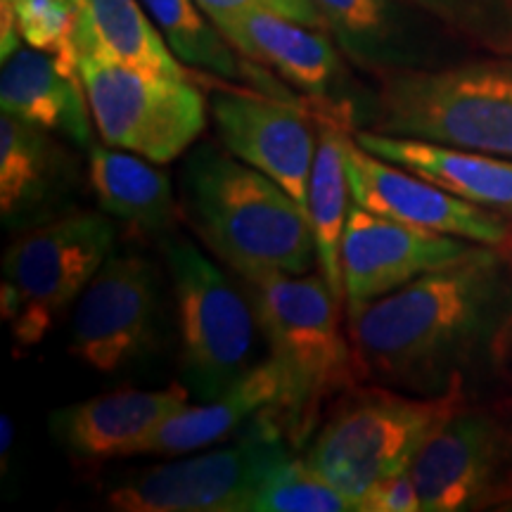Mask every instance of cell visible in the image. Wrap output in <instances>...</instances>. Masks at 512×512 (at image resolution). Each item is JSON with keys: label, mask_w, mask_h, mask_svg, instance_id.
<instances>
[{"label": "cell", "mask_w": 512, "mask_h": 512, "mask_svg": "<svg viewBox=\"0 0 512 512\" xmlns=\"http://www.w3.org/2000/svg\"><path fill=\"white\" fill-rule=\"evenodd\" d=\"M347 313L358 377L420 396L470 389L512 351V254L477 245Z\"/></svg>", "instance_id": "cell-1"}, {"label": "cell", "mask_w": 512, "mask_h": 512, "mask_svg": "<svg viewBox=\"0 0 512 512\" xmlns=\"http://www.w3.org/2000/svg\"><path fill=\"white\" fill-rule=\"evenodd\" d=\"M235 275L287 380L285 401L264 415L290 444L304 446L323 403L358 377L349 335L339 328V302L320 271L297 275L245 266Z\"/></svg>", "instance_id": "cell-2"}, {"label": "cell", "mask_w": 512, "mask_h": 512, "mask_svg": "<svg viewBox=\"0 0 512 512\" xmlns=\"http://www.w3.org/2000/svg\"><path fill=\"white\" fill-rule=\"evenodd\" d=\"M183 197L200 238L233 271L266 266L302 275L318 266L306 211L285 188L230 152L195 147L185 162Z\"/></svg>", "instance_id": "cell-3"}, {"label": "cell", "mask_w": 512, "mask_h": 512, "mask_svg": "<svg viewBox=\"0 0 512 512\" xmlns=\"http://www.w3.org/2000/svg\"><path fill=\"white\" fill-rule=\"evenodd\" d=\"M370 131L512 159V55L375 76Z\"/></svg>", "instance_id": "cell-4"}, {"label": "cell", "mask_w": 512, "mask_h": 512, "mask_svg": "<svg viewBox=\"0 0 512 512\" xmlns=\"http://www.w3.org/2000/svg\"><path fill=\"white\" fill-rule=\"evenodd\" d=\"M467 399L470 389L465 387L437 396L399 392L384 384L351 387L335 403L302 458L358 512L370 486L411 470L427 439Z\"/></svg>", "instance_id": "cell-5"}, {"label": "cell", "mask_w": 512, "mask_h": 512, "mask_svg": "<svg viewBox=\"0 0 512 512\" xmlns=\"http://www.w3.org/2000/svg\"><path fill=\"white\" fill-rule=\"evenodd\" d=\"M162 247L176 297L185 387L211 401L254 366L259 320L247 292L190 240L166 235Z\"/></svg>", "instance_id": "cell-6"}, {"label": "cell", "mask_w": 512, "mask_h": 512, "mask_svg": "<svg viewBox=\"0 0 512 512\" xmlns=\"http://www.w3.org/2000/svg\"><path fill=\"white\" fill-rule=\"evenodd\" d=\"M79 72L102 143L169 164L207 124V102L190 79L143 72L98 48L79 50Z\"/></svg>", "instance_id": "cell-7"}, {"label": "cell", "mask_w": 512, "mask_h": 512, "mask_svg": "<svg viewBox=\"0 0 512 512\" xmlns=\"http://www.w3.org/2000/svg\"><path fill=\"white\" fill-rule=\"evenodd\" d=\"M114 254V226L95 211H67L24 230L5 249L3 280L19 294L10 320L19 347H34Z\"/></svg>", "instance_id": "cell-8"}, {"label": "cell", "mask_w": 512, "mask_h": 512, "mask_svg": "<svg viewBox=\"0 0 512 512\" xmlns=\"http://www.w3.org/2000/svg\"><path fill=\"white\" fill-rule=\"evenodd\" d=\"M411 475L422 512L512 505V403L467 399L427 439Z\"/></svg>", "instance_id": "cell-9"}, {"label": "cell", "mask_w": 512, "mask_h": 512, "mask_svg": "<svg viewBox=\"0 0 512 512\" xmlns=\"http://www.w3.org/2000/svg\"><path fill=\"white\" fill-rule=\"evenodd\" d=\"M285 458L290 446L261 413L240 444L128 472L105 501L119 512H245L264 477Z\"/></svg>", "instance_id": "cell-10"}, {"label": "cell", "mask_w": 512, "mask_h": 512, "mask_svg": "<svg viewBox=\"0 0 512 512\" xmlns=\"http://www.w3.org/2000/svg\"><path fill=\"white\" fill-rule=\"evenodd\" d=\"M157 268L143 256L112 254L79 297L72 354L95 373H119L155 354L162 323Z\"/></svg>", "instance_id": "cell-11"}, {"label": "cell", "mask_w": 512, "mask_h": 512, "mask_svg": "<svg viewBox=\"0 0 512 512\" xmlns=\"http://www.w3.org/2000/svg\"><path fill=\"white\" fill-rule=\"evenodd\" d=\"M209 112L230 155L292 195L309 216V183L318 152L313 100H283L240 83L211 93Z\"/></svg>", "instance_id": "cell-12"}, {"label": "cell", "mask_w": 512, "mask_h": 512, "mask_svg": "<svg viewBox=\"0 0 512 512\" xmlns=\"http://www.w3.org/2000/svg\"><path fill=\"white\" fill-rule=\"evenodd\" d=\"M347 157L351 200L358 207L406 226L453 235L505 252L510 249L512 223L505 219L503 211L460 200L413 171L370 155L354 136L349 140Z\"/></svg>", "instance_id": "cell-13"}, {"label": "cell", "mask_w": 512, "mask_h": 512, "mask_svg": "<svg viewBox=\"0 0 512 512\" xmlns=\"http://www.w3.org/2000/svg\"><path fill=\"white\" fill-rule=\"evenodd\" d=\"M475 247V242L406 226L351 204L339 252L347 311L387 297L422 273L463 259Z\"/></svg>", "instance_id": "cell-14"}, {"label": "cell", "mask_w": 512, "mask_h": 512, "mask_svg": "<svg viewBox=\"0 0 512 512\" xmlns=\"http://www.w3.org/2000/svg\"><path fill=\"white\" fill-rule=\"evenodd\" d=\"M211 22L230 46L261 67L271 69L294 91L311 100H339L347 69L330 31L294 22L271 10H242Z\"/></svg>", "instance_id": "cell-15"}, {"label": "cell", "mask_w": 512, "mask_h": 512, "mask_svg": "<svg viewBox=\"0 0 512 512\" xmlns=\"http://www.w3.org/2000/svg\"><path fill=\"white\" fill-rule=\"evenodd\" d=\"M188 406V389L181 384L155 392L121 389L55 411L50 432L74 458H126L138 441Z\"/></svg>", "instance_id": "cell-16"}, {"label": "cell", "mask_w": 512, "mask_h": 512, "mask_svg": "<svg viewBox=\"0 0 512 512\" xmlns=\"http://www.w3.org/2000/svg\"><path fill=\"white\" fill-rule=\"evenodd\" d=\"M76 185L74 157L50 131L0 117V216L12 230L46 223Z\"/></svg>", "instance_id": "cell-17"}, {"label": "cell", "mask_w": 512, "mask_h": 512, "mask_svg": "<svg viewBox=\"0 0 512 512\" xmlns=\"http://www.w3.org/2000/svg\"><path fill=\"white\" fill-rule=\"evenodd\" d=\"M287 380L273 356L254 363L228 392L200 406H188L133 446L131 456H181L223 441L256 415L278 411Z\"/></svg>", "instance_id": "cell-18"}, {"label": "cell", "mask_w": 512, "mask_h": 512, "mask_svg": "<svg viewBox=\"0 0 512 512\" xmlns=\"http://www.w3.org/2000/svg\"><path fill=\"white\" fill-rule=\"evenodd\" d=\"M354 140L370 155L413 171L441 190L479 207L512 214V159L427 143V140L387 136L380 131H356Z\"/></svg>", "instance_id": "cell-19"}, {"label": "cell", "mask_w": 512, "mask_h": 512, "mask_svg": "<svg viewBox=\"0 0 512 512\" xmlns=\"http://www.w3.org/2000/svg\"><path fill=\"white\" fill-rule=\"evenodd\" d=\"M0 107L5 114L43 131L60 133L81 150L93 140V114L81 74H72L55 57L36 48H17L3 60Z\"/></svg>", "instance_id": "cell-20"}, {"label": "cell", "mask_w": 512, "mask_h": 512, "mask_svg": "<svg viewBox=\"0 0 512 512\" xmlns=\"http://www.w3.org/2000/svg\"><path fill=\"white\" fill-rule=\"evenodd\" d=\"M313 114L318 124V152L309 183V221L316 238L318 271L323 273L337 302L344 299L342 290V252L344 228H347L351 200L349 183V100H313Z\"/></svg>", "instance_id": "cell-21"}, {"label": "cell", "mask_w": 512, "mask_h": 512, "mask_svg": "<svg viewBox=\"0 0 512 512\" xmlns=\"http://www.w3.org/2000/svg\"><path fill=\"white\" fill-rule=\"evenodd\" d=\"M88 185L98 207L128 228L147 235H169L178 204L169 176L155 162L93 143L88 147Z\"/></svg>", "instance_id": "cell-22"}, {"label": "cell", "mask_w": 512, "mask_h": 512, "mask_svg": "<svg viewBox=\"0 0 512 512\" xmlns=\"http://www.w3.org/2000/svg\"><path fill=\"white\" fill-rule=\"evenodd\" d=\"M152 24L164 36L166 46L171 48L185 67L200 69L211 76L235 81L240 86H249L254 91L268 93L273 98L302 100L271 69L261 67L238 50L221 34L211 19H207L197 0H140Z\"/></svg>", "instance_id": "cell-23"}, {"label": "cell", "mask_w": 512, "mask_h": 512, "mask_svg": "<svg viewBox=\"0 0 512 512\" xmlns=\"http://www.w3.org/2000/svg\"><path fill=\"white\" fill-rule=\"evenodd\" d=\"M356 67L377 76L418 67V43L399 0H313Z\"/></svg>", "instance_id": "cell-24"}, {"label": "cell", "mask_w": 512, "mask_h": 512, "mask_svg": "<svg viewBox=\"0 0 512 512\" xmlns=\"http://www.w3.org/2000/svg\"><path fill=\"white\" fill-rule=\"evenodd\" d=\"M76 46L105 50L143 72L190 79L140 0H81Z\"/></svg>", "instance_id": "cell-25"}, {"label": "cell", "mask_w": 512, "mask_h": 512, "mask_svg": "<svg viewBox=\"0 0 512 512\" xmlns=\"http://www.w3.org/2000/svg\"><path fill=\"white\" fill-rule=\"evenodd\" d=\"M356 512L304 458H285L259 484L245 512Z\"/></svg>", "instance_id": "cell-26"}, {"label": "cell", "mask_w": 512, "mask_h": 512, "mask_svg": "<svg viewBox=\"0 0 512 512\" xmlns=\"http://www.w3.org/2000/svg\"><path fill=\"white\" fill-rule=\"evenodd\" d=\"M441 27L486 53L512 55V0H408Z\"/></svg>", "instance_id": "cell-27"}, {"label": "cell", "mask_w": 512, "mask_h": 512, "mask_svg": "<svg viewBox=\"0 0 512 512\" xmlns=\"http://www.w3.org/2000/svg\"><path fill=\"white\" fill-rule=\"evenodd\" d=\"M27 46L55 57L62 69L79 72V5L74 0H10Z\"/></svg>", "instance_id": "cell-28"}, {"label": "cell", "mask_w": 512, "mask_h": 512, "mask_svg": "<svg viewBox=\"0 0 512 512\" xmlns=\"http://www.w3.org/2000/svg\"><path fill=\"white\" fill-rule=\"evenodd\" d=\"M197 3H200V8L204 12H207L209 19L242 10H271L283 17L294 19V22L330 31L323 12L318 10V5L313 3V0H197Z\"/></svg>", "instance_id": "cell-29"}, {"label": "cell", "mask_w": 512, "mask_h": 512, "mask_svg": "<svg viewBox=\"0 0 512 512\" xmlns=\"http://www.w3.org/2000/svg\"><path fill=\"white\" fill-rule=\"evenodd\" d=\"M422 510L418 484L411 470L399 472L370 486L358 503V512H418Z\"/></svg>", "instance_id": "cell-30"}, {"label": "cell", "mask_w": 512, "mask_h": 512, "mask_svg": "<svg viewBox=\"0 0 512 512\" xmlns=\"http://www.w3.org/2000/svg\"><path fill=\"white\" fill-rule=\"evenodd\" d=\"M19 41H22V34H19L12 3L10 0H0V55H3V60H8L17 48H22Z\"/></svg>", "instance_id": "cell-31"}, {"label": "cell", "mask_w": 512, "mask_h": 512, "mask_svg": "<svg viewBox=\"0 0 512 512\" xmlns=\"http://www.w3.org/2000/svg\"><path fill=\"white\" fill-rule=\"evenodd\" d=\"M12 439H15V425L8 415H3L0 420V453H3V470L8 465V451L12 448Z\"/></svg>", "instance_id": "cell-32"}, {"label": "cell", "mask_w": 512, "mask_h": 512, "mask_svg": "<svg viewBox=\"0 0 512 512\" xmlns=\"http://www.w3.org/2000/svg\"><path fill=\"white\" fill-rule=\"evenodd\" d=\"M74 3H76V5H81V0H74Z\"/></svg>", "instance_id": "cell-33"}, {"label": "cell", "mask_w": 512, "mask_h": 512, "mask_svg": "<svg viewBox=\"0 0 512 512\" xmlns=\"http://www.w3.org/2000/svg\"><path fill=\"white\" fill-rule=\"evenodd\" d=\"M508 252H510V254H512V245H510V249H508Z\"/></svg>", "instance_id": "cell-34"}]
</instances>
